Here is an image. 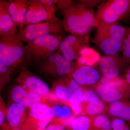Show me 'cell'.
<instances>
[{"label":"cell","instance_id":"1","mask_svg":"<svg viewBox=\"0 0 130 130\" xmlns=\"http://www.w3.org/2000/svg\"><path fill=\"white\" fill-rule=\"evenodd\" d=\"M63 12L64 30L70 34L89 35L95 26V14L93 8L86 7L77 1H72Z\"/></svg>","mask_w":130,"mask_h":130},{"label":"cell","instance_id":"2","mask_svg":"<svg viewBox=\"0 0 130 130\" xmlns=\"http://www.w3.org/2000/svg\"><path fill=\"white\" fill-rule=\"evenodd\" d=\"M0 61L13 72L30 62L25 45L17 33L11 36H0Z\"/></svg>","mask_w":130,"mask_h":130},{"label":"cell","instance_id":"3","mask_svg":"<svg viewBox=\"0 0 130 130\" xmlns=\"http://www.w3.org/2000/svg\"><path fill=\"white\" fill-rule=\"evenodd\" d=\"M130 15V0L103 1L98 7L95 26L118 22Z\"/></svg>","mask_w":130,"mask_h":130},{"label":"cell","instance_id":"4","mask_svg":"<svg viewBox=\"0 0 130 130\" xmlns=\"http://www.w3.org/2000/svg\"><path fill=\"white\" fill-rule=\"evenodd\" d=\"M63 40L61 35H47L32 40L25 45L30 61L37 64L41 61L57 52Z\"/></svg>","mask_w":130,"mask_h":130},{"label":"cell","instance_id":"5","mask_svg":"<svg viewBox=\"0 0 130 130\" xmlns=\"http://www.w3.org/2000/svg\"><path fill=\"white\" fill-rule=\"evenodd\" d=\"M94 89L104 102L130 100V85L123 78L102 80Z\"/></svg>","mask_w":130,"mask_h":130},{"label":"cell","instance_id":"6","mask_svg":"<svg viewBox=\"0 0 130 130\" xmlns=\"http://www.w3.org/2000/svg\"><path fill=\"white\" fill-rule=\"evenodd\" d=\"M64 30L63 20L58 18L43 23L32 24L19 29L17 35L24 42L47 35H59Z\"/></svg>","mask_w":130,"mask_h":130},{"label":"cell","instance_id":"7","mask_svg":"<svg viewBox=\"0 0 130 130\" xmlns=\"http://www.w3.org/2000/svg\"><path fill=\"white\" fill-rule=\"evenodd\" d=\"M38 65L41 72L56 79L70 75L77 66L74 61L56 53L42 60Z\"/></svg>","mask_w":130,"mask_h":130},{"label":"cell","instance_id":"8","mask_svg":"<svg viewBox=\"0 0 130 130\" xmlns=\"http://www.w3.org/2000/svg\"><path fill=\"white\" fill-rule=\"evenodd\" d=\"M84 90V87L80 86L68 75L55 80L51 91L58 99L70 103L81 97Z\"/></svg>","mask_w":130,"mask_h":130},{"label":"cell","instance_id":"9","mask_svg":"<svg viewBox=\"0 0 130 130\" xmlns=\"http://www.w3.org/2000/svg\"><path fill=\"white\" fill-rule=\"evenodd\" d=\"M89 45V35L70 34L63 39L56 53L74 61L79 58L81 51Z\"/></svg>","mask_w":130,"mask_h":130},{"label":"cell","instance_id":"10","mask_svg":"<svg viewBox=\"0 0 130 130\" xmlns=\"http://www.w3.org/2000/svg\"><path fill=\"white\" fill-rule=\"evenodd\" d=\"M130 65L126 63L119 54L115 55H105L100 59L99 70L105 78L114 79L121 78Z\"/></svg>","mask_w":130,"mask_h":130},{"label":"cell","instance_id":"11","mask_svg":"<svg viewBox=\"0 0 130 130\" xmlns=\"http://www.w3.org/2000/svg\"><path fill=\"white\" fill-rule=\"evenodd\" d=\"M16 81L26 90L43 98L47 99L51 93V90L46 84L26 68L21 70Z\"/></svg>","mask_w":130,"mask_h":130},{"label":"cell","instance_id":"12","mask_svg":"<svg viewBox=\"0 0 130 130\" xmlns=\"http://www.w3.org/2000/svg\"><path fill=\"white\" fill-rule=\"evenodd\" d=\"M69 76L80 86L85 88H94L102 79L100 70L89 65L77 66Z\"/></svg>","mask_w":130,"mask_h":130},{"label":"cell","instance_id":"13","mask_svg":"<svg viewBox=\"0 0 130 130\" xmlns=\"http://www.w3.org/2000/svg\"><path fill=\"white\" fill-rule=\"evenodd\" d=\"M10 95L12 102L18 103L28 108L33 107L42 103L46 102L47 100L27 91L18 84L12 87Z\"/></svg>","mask_w":130,"mask_h":130},{"label":"cell","instance_id":"14","mask_svg":"<svg viewBox=\"0 0 130 130\" xmlns=\"http://www.w3.org/2000/svg\"><path fill=\"white\" fill-rule=\"evenodd\" d=\"M58 18L55 13L47 11L40 0H30L25 26L43 21H51Z\"/></svg>","mask_w":130,"mask_h":130},{"label":"cell","instance_id":"15","mask_svg":"<svg viewBox=\"0 0 130 130\" xmlns=\"http://www.w3.org/2000/svg\"><path fill=\"white\" fill-rule=\"evenodd\" d=\"M29 108L12 102L7 107V125L12 128H21L28 117Z\"/></svg>","mask_w":130,"mask_h":130},{"label":"cell","instance_id":"16","mask_svg":"<svg viewBox=\"0 0 130 130\" xmlns=\"http://www.w3.org/2000/svg\"><path fill=\"white\" fill-rule=\"evenodd\" d=\"M93 41L105 55H115L121 53L123 40L96 34Z\"/></svg>","mask_w":130,"mask_h":130},{"label":"cell","instance_id":"17","mask_svg":"<svg viewBox=\"0 0 130 130\" xmlns=\"http://www.w3.org/2000/svg\"><path fill=\"white\" fill-rule=\"evenodd\" d=\"M47 102L53 109L55 112L54 118L53 120L59 121L64 124L65 121L75 118L74 113L70 106V103L57 99L51 100L48 98Z\"/></svg>","mask_w":130,"mask_h":130},{"label":"cell","instance_id":"18","mask_svg":"<svg viewBox=\"0 0 130 130\" xmlns=\"http://www.w3.org/2000/svg\"><path fill=\"white\" fill-rule=\"evenodd\" d=\"M17 26L8 9L7 1H0V36H11L17 33Z\"/></svg>","mask_w":130,"mask_h":130},{"label":"cell","instance_id":"19","mask_svg":"<svg viewBox=\"0 0 130 130\" xmlns=\"http://www.w3.org/2000/svg\"><path fill=\"white\" fill-rule=\"evenodd\" d=\"M96 34L123 40L128 28L118 22L103 24L98 26Z\"/></svg>","mask_w":130,"mask_h":130},{"label":"cell","instance_id":"20","mask_svg":"<svg viewBox=\"0 0 130 130\" xmlns=\"http://www.w3.org/2000/svg\"><path fill=\"white\" fill-rule=\"evenodd\" d=\"M107 114L111 118H116L130 121V100L118 101L107 105Z\"/></svg>","mask_w":130,"mask_h":130},{"label":"cell","instance_id":"21","mask_svg":"<svg viewBox=\"0 0 130 130\" xmlns=\"http://www.w3.org/2000/svg\"><path fill=\"white\" fill-rule=\"evenodd\" d=\"M28 116L37 121H48L54 118L55 112L52 107L46 101L29 108Z\"/></svg>","mask_w":130,"mask_h":130},{"label":"cell","instance_id":"22","mask_svg":"<svg viewBox=\"0 0 130 130\" xmlns=\"http://www.w3.org/2000/svg\"><path fill=\"white\" fill-rule=\"evenodd\" d=\"M83 115L94 116L103 114H107V105L102 100L83 104Z\"/></svg>","mask_w":130,"mask_h":130},{"label":"cell","instance_id":"23","mask_svg":"<svg viewBox=\"0 0 130 130\" xmlns=\"http://www.w3.org/2000/svg\"><path fill=\"white\" fill-rule=\"evenodd\" d=\"M92 128L94 130H112L111 120L106 114L90 116Z\"/></svg>","mask_w":130,"mask_h":130},{"label":"cell","instance_id":"24","mask_svg":"<svg viewBox=\"0 0 130 130\" xmlns=\"http://www.w3.org/2000/svg\"><path fill=\"white\" fill-rule=\"evenodd\" d=\"M70 130H94L92 128L90 117L81 115L74 118L70 123Z\"/></svg>","mask_w":130,"mask_h":130},{"label":"cell","instance_id":"25","mask_svg":"<svg viewBox=\"0 0 130 130\" xmlns=\"http://www.w3.org/2000/svg\"><path fill=\"white\" fill-rule=\"evenodd\" d=\"M30 3V2L29 4L21 8L11 16L12 19L15 25L19 27L20 29L23 28L25 25L27 11Z\"/></svg>","mask_w":130,"mask_h":130},{"label":"cell","instance_id":"26","mask_svg":"<svg viewBox=\"0 0 130 130\" xmlns=\"http://www.w3.org/2000/svg\"><path fill=\"white\" fill-rule=\"evenodd\" d=\"M121 53L123 60L130 65V28H128L126 35L123 39Z\"/></svg>","mask_w":130,"mask_h":130},{"label":"cell","instance_id":"27","mask_svg":"<svg viewBox=\"0 0 130 130\" xmlns=\"http://www.w3.org/2000/svg\"><path fill=\"white\" fill-rule=\"evenodd\" d=\"M12 71L0 61V89L3 88L11 80L10 75Z\"/></svg>","mask_w":130,"mask_h":130},{"label":"cell","instance_id":"28","mask_svg":"<svg viewBox=\"0 0 130 130\" xmlns=\"http://www.w3.org/2000/svg\"><path fill=\"white\" fill-rule=\"evenodd\" d=\"M27 0H9L7 1L8 9L11 16L30 3Z\"/></svg>","mask_w":130,"mask_h":130},{"label":"cell","instance_id":"29","mask_svg":"<svg viewBox=\"0 0 130 130\" xmlns=\"http://www.w3.org/2000/svg\"><path fill=\"white\" fill-rule=\"evenodd\" d=\"M99 97L96 92L93 90L85 87L83 95L78 99L83 104H86L88 103L100 100Z\"/></svg>","mask_w":130,"mask_h":130},{"label":"cell","instance_id":"30","mask_svg":"<svg viewBox=\"0 0 130 130\" xmlns=\"http://www.w3.org/2000/svg\"><path fill=\"white\" fill-rule=\"evenodd\" d=\"M112 130H130V127L125 121L119 118H110Z\"/></svg>","mask_w":130,"mask_h":130},{"label":"cell","instance_id":"31","mask_svg":"<svg viewBox=\"0 0 130 130\" xmlns=\"http://www.w3.org/2000/svg\"><path fill=\"white\" fill-rule=\"evenodd\" d=\"M70 104L75 117L83 115V105L78 98L75 99Z\"/></svg>","mask_w":130,"mask_h":130},{"label":"cell","instance_id":"32","mask_svg":"<svg viewBox=\"0 0 130 130\" xmlns=\"http://www.w3.org/2000/svg\"><path fill=\"white\" fill-rule=\"evenodd\" d=\"M47 11L55 13L57 8L56 4V0H40Z\"/></svg>","mask_w":130,"mask_h":130},{"label":"cell","instance_id":"33","mask_svg":"<svg viewBox=\"0 0 130 130\" xmlns=\"http://www.w3.org/2000/svg\"><path fill=\"white\" fill-rule=\"evenodd\" d=\"M0 100V126H2L5 124V121L6 118L7 109L5 103L3 99L1 96Z\"/></svg>","mask_w":130,"mask_h":130},{"label":"cell","instance_id":"34","mask_svg":"<svg viewBox=\"0 0 130 130\" xmlns=\"http://www.w3.org/2000/svg\"><path fill=\"white\" fill-rule=\"evenodd\" d=\"M65 127L64 123L52 120L45 130H65Z\"/></svg>","mask_w":130,"mask_h":130},{"label":"cell","instance_id":"35","mask_svg":"<svg viewBox=\"0 0 130 130\" xmlns=\"http://www.w3.org/2000/svg\"><path fill=\"white\" fill-rule=\"evenodd\" d=\"M78 2L89 8H93L98 7L103 1L101 0H80L77 1Z\"/></svg>","mask_w":130,"mask_h":130},{"label":"cell","instance_id":"36","mask_svg":"<svg viewBox=\"0 0 130 130\" xmlns=\"http://www.w3.org/2000/svg\"><path fill=\"white\" fill-rule=\"evenodd\" d=\"M71 0H56V4L57 9L64 11L72 3Z\"/></svg>","mask_w":130,"mask_h":130},{"label":"cell","instance_id":"37","mask_svg":"<svg viewBox=\"0 0 130 130\" xmlns=\"http://www.w3.org/2000/svg\"><path fill=\"white\" fill-rule=\"evenodd\" d=\"M123 76V78L130 85V66L125 72Z\"/></svg>","mask_w":130,"mask_h":130},{"label":"cell","instance_id":"38","mask_svg":"<svg viewBox=\"0 0 130 130\" xmlns=\"http://www.w3.org/2000/svg\"><path fill=\"white\" fill-rule=\"evenodd\" d=\"M1 130H22L20 128H10L6 124H4L2 126H1Z\"/></svg>","mask_w":130,"mask_h":130},{"label":"cell","instance_id":"39","mask_svg":"<svg viewBox=\"0 0 130 130\" xmlns=\"http://www.w3.org/2000/svg\"><path fill=\"white\" fill-rule=\"evenodd\" d=\"M129 124L130 125V121L129 122Z\"/></svg>","mask_w":130,"mask_h":130}]
</instances>
